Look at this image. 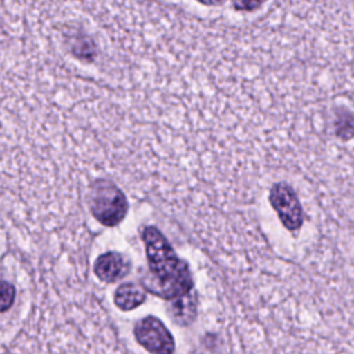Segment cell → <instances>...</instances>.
<instances>
[{"mask_svg":"<svg viewBox=\"0 0 354 354\" xmlns=\"http://www.w3.org/2000/svg\"><path fill=\"white\" fill-rule=\"evenodd\" d=\"M151 281L147 288L163 299H180L192 289V277L188 266L177 257L167 239L155 227L142 232Z\"/></svg>","mask_w":354,"mask_h":354,"instance_id":"obj_1","label":"cell"},{"mask_svg":"<svg viewBox=\"0 0 354 354\" xmlns=\"http://www.w3.org/2000/svg\"><path fill=\"white\" fill-rule=\"evenodd\" d=\"M90 207L97 221L108 227L119 224L127 213V202L123 192L106 180L94 183L90 192Z\"/></svg>","mask_w":354,"mask_h":354,"instance_id":"obj_2","label":"cell"},{"mask_svg":"<svg viewBox=\"0 0 354 354\" xmlns=\"http://www.w3.org/2000/svg\"><path fill=\"white\" fill-rule=\"evenodd\" d=\"M134 336L152 354H173L174 351L171 333L155 317L142 318L134 328Z\"/></svg>","mask_w":354,"mask_h":354,"instance_id":"obj_3","label":"cell"},{"mask_svg":"<svg viewBox=\"0 0 354 354\" xmlns=\"http://www.w3.org/2000/svg\"><path fill=\"white\" fill-rule=\"evenodd\" d=\"M271 203L277 210L279 220L292 231L301 224V207L293 189L286 184H278L271 191Z\"/></svg>","mask_w":354,"mask_h":354,"instance_id":"obj_4","label":"cell"},{"mask_svg":"<svg viewBox=\"0 0 354 354\" xmlns=\"http://www.w3.org/2000/svg\"><path fill=\"white\" fill-rule=\"evenodd\" d=\"M130 270L129 260L120 253L109 252L100 256L94 264L95 275L105 282H115L123 278Z\"/></svg>","mask_w":354,"mask_h":354,"instance_id":"obj_5","label":"cell"},{"mask_svg":"<svg viewBox=\"0 0 354 354\" xmlns=\"http://www.w3.org/2000/svg\"><path fill=\"white\" fill-rule=\"evenodd\" d=\"M144 300L145 290L134 283H123L115 292V304L123 311L138 307L144 303Z\"/></svg>","mask_w":354,"mask_h":354,"instance_id":"obj_6","label":"cell"},{"mask_svg":"<svg viewBox=\"0 0 354 354\" xmlns=\"http://www.w3.org/2000/svg\"><path fill=\"white\" fill-rule=\"evenodd\" d=\"M14 296H15L14 286L6 281H0V313L11 307L14 301Z\"/></svg>","mask_w":354,"mask_h":354,"instance_id":"obj_7","label":"cell"}]
</instances>
